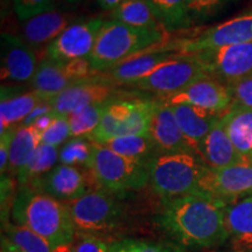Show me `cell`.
Segmentation results:
<instances>
[{
	"mask_svg": "<svg viewBox=\"0 0 252 252\" xmlns=\"http://www.w3.org/2000/svg\"><path fill=\"white\" fill-rule=\"evenodd\" d=\"M151 139L160 153H195L179 127L171 105L157 99L150 132Z\"/></svg>",
	"mask_w": 252,
	"mask_h": 252,
	"instance_id": "18",
	"label": "cell"
},
{
	"mask_svg": "<svg viewBox=\"0 0 252 252\" xmlns=\"http://www.w3.org/2000/svg\"><path fill=\"white\" fill-rule=\"evenodd\" d=\"M154 17L165 32L187 30L193 25L187 0H146Z\"/></svg>",
	"mask_w": 252,
	"mask_h": 252,
	"instance_id": "28",
	"label": "cell"
},
{
	"mask_svg": "<svg viewBox=\"0 0 252 252\" xmlns=\"http://www.w3.org/2000/svg\"><path fill=\"white\" fill-rule=\"evenodd\" d=\"M56 0H13L14 12L20 21H26L55 9Z\"/></svg>",
	"mask_w": 252,
	"mask_h": 252,
	"instance_id": "35",
	"label": "cell"
},
{
	"mask_svg": "<svg viewBox=\"0 0 252 252\" xmlns=\"http://www.w3.org/2000/svg\"><path fill=\"white\" fill-rule=\"evenodd\" d=\"M165 32L128 26L121 21L106 20L99 31L89 62L96 74L108 72L138 53L162 45Z\"/></svg>",
	"mask_w": 252,
	"mask_h": 252,
	"instance_id": "3",
	"label": "cell"
},
{
	"mask_svg": "<svg viewBox=\"0 0 252 252\" xmlns=\"http://www.w3.org/2000/svg\"><path fill=\"white\" fill-rule=\"evenodd\" d=\"M252 194V161L225 168L207 167L200 182V194L223 206H229Z\"/></svg>",
	"mask_w": 252,
	"mask_h": 252,
	"instance_id": "11",
	"label": "cell"
},
{
	"mask_svg": "<svg viewBox=\"0 0 252 252\" xmlns=\"http://www.w3.org/2000/svg\"><path fill=\"white\" fill-rule=\"evenodd\" d=\"M232 94V105L252 109V74L229 87Z\"/></svg>",
	"mask_w": 252,
	"mask_h": 252,
	"instance_id": "38",
	"label": "cell"
},
{
	"mask_svg": "<svg viewBox=\"0 0 252 252\" xmlns=\"http://www.w3.org/2000/svg\"><path fill=\"white\" fill-rule=\"evenodd\" d=\"M111 18L128 26L151 31H162L146 0H125L111 11Z\"/></svg>",
	"mask_w": 252,
	"mask_h": 252,
	"instance_id": "30",
	"label": "cell"
},
{
	"mask_svg": "<svg viewBox=\"0 0 252 252\" xmlns=\"http://www.w3.org/2000/svg\"><path fill=\"white\" fill-rule=\"evenodd\" d=\"M99 145L108 147L123 157L144 162H150L154 157L159 154L150 134L124 135V137L113 138Z\"/></svg>",
	"mask_w": 252,
	"mask_h": 252,
	"instance_id": "29",
	"label": "cell"
},
{
	"mask_svg": "<svg viewBox=\"0 0 252 252\" xmlns=\"http://www.w3.org/2000/svg\"><path fill=\"white\" fill-rule=\"evenodd\" d=\"M176 52L166 48L165 43L144 50L119 63L106 72L105 76L115 86H134L138 81L147 76L157 67L172 59Z\"/></svg>",
	"mask_w": 252,
	"mask_h": 252,
	"instance_id": "19",
	"label": "cell"
},
{
	"mask_svg": "<svg viewBox=\"0 0 252 252\" xmlns=\"http://www.w3.org/2000/svg\"><path fill=\"white\" fill-rule=\"evenodd\" d=\"M197 156L208 167L220 169L238 163L251 161L242 156L226 134L220 119L198 146Z\"/></svg>",
	"mask_w": 252,
	"mask_h": 252,
	"instance_id": "21",
	"label": "cell"
},
{
	"mask_svg": "<svg viewBox=\"0 0 252 252\" xmlns=\"http://www.w3.org/2000/svg\"><path fill=\"white\" fill-rule=\"evenodd\" d=\"M157 100L118 97L109 102L98 127L88 137L94 144H104L113 138L149 134Z\"/></svg>",
	"mask_w": 252,
	"mask_h": 252,
	"instance_id": "7",
	"label": "cell"
},
{
	"mask_svg": "<svg viewBox=\"0 0 252 252\" xmlns=\"http://www.w3.org/2000/svg\"><path fill=\"white\" fill-rule=\"evenodd\" d=\"M75 21V15L53 9L24 21L21 25V34L25 42L33 49L48 47Z\"/></svg>",
	"mask_w": 252,
	"mask_h": 252,
	"instance_id": "20",
	"label": "cell"
},
{
	"mask_svg": "<svg viewBox=\"0 0 252 252\" xmlns=\"http://www.w3.org/2000/svg\"><path fill=\"white\" fill-rule=\"evenodd\" d=\"M47 100L32 90L20 94L14 91V87H1L0 104V134L15 127L18 123H24L37 105Z\"/></svg>",
	"mask_w": 252,
	"mask_h": 252,
	"instance_id": "23",
	"label": "cell"
},
{
	"mask_svg": "<svg viewBox=\"0 0 252 252\" xmlns=\"http://www.w3.org/2000/svg\"><path fill=\"white\" fill-rule=\"evenodd\" d=\"M252 42V11L198 32L197 35L165 43L166 48L180 54H195L201 50Z\"/></svg>",
	"mask_w": 252,
	"mask_h": 252,
	"instance_id": "9",
	"label": "cell"
},
{
	"mask_svg": "<svg viewBox=\"0 0 252 252\" xmlns=\"http://www.w3.org/2000/svg\"><path fill=\"white\" fill-rule=\"evenodd\" d=\"M204 76L207 74L194 55L178 53L132 87L163 97L179 93Z\"/></svg>",
	"mask_w": 252,
	"mask_h": 252,
	"instance_id": "8",
	"label": "cell"
},
{
	"mask_svg": "<svg viewBox=\"0 0 252 252\" xmlns=\"http://www.w3.org/2000/svg\"><path fill=\"white\" fill-rule=\"evenodd\" d=\"M63 1L67 2V4H81V2L87 1V0H63Z\"/></svg>",
	"mask_w": 252,
	"mask_h": 252,
	"instance_id": "44",
	"label": "cell"
},
{
	"mask_svg": "<svg viewBox=\"0 0 252 252\" xmlns=\"http://www.w3.org/2000/svg\"><path fill=\"white\" fill-rule=\"evenodd\" d=\"M104 23L100 18L78 19L47 47V59L60 62L89 59Z\"/></svg>",
	"mask_w": 252,
	"mask_h": 252,
	"instance_id": "13",
	"label": "cell"
},
{
	"mask_svg": "<svg viewBox=\"0 0 252 252\" xmlns=\"http://www.w3.org/2000/svg\"><path fill=\"white\" fill-rule=\"evenodd\" d=\"M207 76L232 86L252 74V42L223 46L195 53Z\"/></svg>",
	"mask_w": 252,
	"mask_h": 252,
	"instance_id": "10",
	"label": "cell"
},
{
	"mask_svg": "<svg viewBox=\"0 0 252 252\" xmlns=\"http://www.w3.org/2000/svg\"><path fill=\"white\" fill-rule=\"evenodd\" d=\"M74 252H110V245L102 238L76 234L71 243Z\"/></svg>",
	"mask_w": 252,
	"mask_h": 252,
	"instance_id": "39",
	"label": "cell"
},
{
	"mask_svg": "<svg viewBox=\"0 0 252 252\" xmlns=\"http://www.w3.org/2000/svg\"><path fill=\"white\" fill-rule=\"evenodd\" d=\"M111 102V100H110ZM109 102L93 104L69 113L67 116L70 127V138H86L98 127Z\"/></svg>",
	"mask_w": 252,
	"mask_h": 252,
	"instance_id": "31",
	"label": "cell"
},
{
	"mask_svg": "<svg viewBox=\"0 0 252 252\" xmlns=\"http://www.w3.org/2000/svg\"><path fill=\"white\" fill-rule=\"evenodd\" d=\"M207 167L195 153H160L150 161L149 184L163 200L198 195Z\"/></svg>",
	"mask_w": 252,
	"mask_h": 252,
	"instance_id": "4",
	"label": "cell"
},
{
	"mask_svg": "<svg viewBox=\"0 0 252 252\" xmlns=\"http://www.w3.org/2000/svg\"><path fill=\"white\" fill-rule=\"evenodd\" d=\"M1 252H25V251L21 250V249H19L18 247H15L13 243H11V242H9L7 238L2 236V238H1Z\"/></svg>",
	"mask_w": 252,
	"mask_h": 252,
	"instance_id": "43",
	"label": "cell"
},
{
	"mask_svg": "<svg viewBox=\"0 0 252 252\" xmlns=\"http://www.w3.org/2000/svg\"><path fill=\"white\" fill-rule=\"evenodd\" d=\"M110 252H171L162 245L145 239L125 238L110 245Z\"/></svg>",
	"mask_w": 252,
	"mask_h": 252,
	"instance_id": "36",
	"label": "cell"
},
{
	"mask_svg": "<svg viewBox=\"0 0 252 252\" xmlns=\"http://www.w3.org/2000/svg\"><path fill=\"white\" fill-rule=\"evenodd\" d=\"M96 1L99 7L104 9V11H113L119 5L123 4L125 0H96Z\"/></svg>",
	"mask_w": 252,
	"mask_h": 252,
	"instance_id": "42",
	"label": "cell"
},
{
	"mask_svg": "<svg viewBox=\"0 0 252 252\" xmlns=\"http://www.w3.org/2000/svg\"><path fill=\"white\" fill-rule=\"evenodd\" d=\"M98 75L91 68L89 59L68 62L45 59L39 63L32 80V88L48 102L69 87Z\"/></svg>",
	"mask_w": 252,
	"mask_h": 252,
	"instance_id": "12",
	"label": "cell"
},
{
	"mask_svg": "<svg viewBox=\"0 0 252 252\" xmlns=\"http://www.w3.org/2000/svg\"><path fill=\"white\" fill-rule=\"evenodd\" d=\"M115 193L94 189L76 200L69 201V208L76 234L90 235L105 241L117 230L123 219V208Z\"/></svg>",
	"mask_w": 252,
	"mask_h": 252,
	"instance_id": "6",
	"label": "cell"
},
{
	"mask_svg": "<svg viewBox=\"0 0 252 252\" xmlns=\"http://www.w3.org/2000/svg\"><path fill=\"white\" fill-rule=\"evenodd\" d=\"M220 122L236 150L252 161V109L231 105Z\"/></svg>",
	"mask_w": 252,
	"mask_h": 252,
	"instance_id": "25",
	"label": "cell"
},
{
	"mask_svg": "<svg viewBox=\"0 0 252 252\" xmlns=\"http://www.w3.org/2000/svg\"><path fill=\"white\" fill-rule=\"evenodd\" d=\"M14 223L42 236L53 248L71 244L76 236L67 203L39 189L21 188L13 201Z\"/></svg>",
	"mask_w": 252,
	"mask_h": 252,
	"instance_id": "2",
	"label": "cell"
},
{
	"mask_svg": "<svg viewBox=\"0 0 252 252\" xmlns=\"http://www.w3.org/2000/svg\"><path fill=\"white\" fill-rule=\"evenodd\" d=\"M59 161L58 147L41 143L34 156L24 168L19 172L17 176L19 187L21 188H36L48 173L56 166Z\"/></svg>",
	"mask_w": 252,
	"mask_h": 252,
	"instance_id": "27",
	"label": "cell"
},
{
	"mask_svg": "<svg viewBox=\"0 0 252 252\" xmlns=\"http://www.w3.org/2000/svg\"><path fill=\"white\" fill-rule=\"evenodd\" d=\"M96 185L111 193L139 190L150 182V162L138 161L94 144L89 168Z\"/></svg>",
	"mask_w": 252,
	"mask_h": 252,
	"instance_id": "5",
	"label": "cell"
},
{
	"mask_svg": "<svg viewBox=\"0 0 252 252\" xmlns=\"http://www.w3.org/2000/svg\"><path fill=\"white\" fill-rule=\"evenodd\" d=\"M58 116H59L58 113L54 111L46 113V115L41 116L40 118H37L36 121L32 124V126H33V127H35L37 131H40L41 133H43L47 128H49L50 126H52L53 123L55 122V119L58 118Z\"/></svg>",
	"mask_w": 252,
	"mask_h": 252,
	"instance_id": "41",
	"label": "cell"
},
{
	"mask_svg": "<svg viewBox=\"0 0 252 252\" xmlns=\"http://www.w3.org/2000/svg\"><path fill=\"white\" fill-rule=\"evenodd\" d=\"M171 108L185 138L197 154L198 146L219 123L220 116L188 104L171 105Z\"/></svg>",
	"mask_w": 252,
	"mask_h": 252,
	"instance_id": "22",
	"label": "cell"
},
{
	"mask_svg": "<svg viewBox=\"0 0 252 252\" xmlns=\"http://www.w3.org/2000/svg\"><path fill=\"white\" fill-rule=\"evenodd\" d=\"M225 206L198 195L163 200L158 225L176 244L209 248L229 237L224 223Z\"/></svg>",
	"mask_w": 252,
	"mask_h": 252,
	"instance_id": "1",
	"label": "cell"
},
{
	"mask_svg": "<svg viewBox=\"0 0 252 252\" xmlns=\"http://www.w3.org/2000/svg\"><path fill=\"white\" fill-rule=\"evenodd\" d=\"M121 94L122 91L118 90L117 86L111 83L105 75H98L69 87L48 100V103L58 115L68 116L84 106L110 102L118 98Z\"/></svg>",
	"mask_w": 252,
	"mask_h": 252,
	"instance_id": "14",
	"label": "cell"
},
{
	"mask_svg": "<svg viewBox=\"0 0 252 252\" xmlns=\"http://www.w3.org/2000/svg\"><path fill=\"white\" fill-rule=\"evenodd\" d=\"M14 130L15 127L9 128V130L5 131L4 133H1V137H0V172H1V175L6 174L8 168L9 151H11Z\"/></svg>",
	"mask_w": 252,
	"mask_h": 252,
	"instance_id": "40",
	"label": "cell"
},
{
	"mask_svg": "<svg viewBox=\"0 0 252 252\" xmlns=\"http://www.w3.org/2000/svg\"><path fill=\"white\" fill-rule=\"evenodd\" d=\"M158 98L169 105L188 104L220 116L232 105V94L229 87L209 76L198 78L179 93Z\"/></svg>",
	"mask_w": 252,
	"mask_h": 252,
	"instance_id": "15",
	"label": "cell"
},
{
	"mask_svg": "<svg viewBox=\"0 0 252 252\" xmlns=\"http://www.w3.org/2000/svg\"><path fill=\"white\" fill-rule=\"evenodd\" d=\"M224 223L237 252H252V195L224 209Z\"/></svg>",
	"mask_w": 252,
	"mask_h": 252,
	"instance_id": "24",
	"label": "cell"
},
{
	"mask_svg": "<svg viewBox=\"0 0 252 252\" xmlns=\"http://www.w3.org/2000/svg\"><path fill=\"white\" fill-rule=\"evenodd\" d=\"M70 137V127L67 116H58L52 126L42 133V143L59 147L67 143Z\"/></svg>",
	"mask_w": 252,
	"mask_h": 252,
	"instance_id": "37",
	"label": "cell"
},
{
	"mask_svg": "<svg viewBox=\"0 0 252 252\" xmlns=\"http://www.w3.org/2000/svg\"><path fill=\"white\" fill-rule=\"evenodd\" d=\"M234 0H187L189 15L193 23L215 17Z\"/></svg>",
	"mask_w": 252,
	"mask_h": 252,
	"instance_id": "34",
	"label": "cell"
},
{
	"mask_svg": "<svg viewBox=\"0 0 252 252\" xmlns=\"http://www.w3.org/2000/svg\"><path fill=\"white\" fill-rule=\"evenodd\" d=\"M5 235L11 243L25 252H54V248L48 241L27 226L7 223L5 225Z\"/></svg>",
	"mask_w": 252,
	"mask_h": 252,
	"instance_id": "32",
	"label": "cell"
},
{
	"mask_svg": "<svg viewBox=\"0 0 252 252\" xmlns=\"http://www.w3.org/2000/svg\"><path fill=\"white\" fill-rule=\"evenodd\" d=\"M41 143L42 133L32 125H20L15 127L6 173L11 176H18L19 172L30 161Z\"/></svg>",
	"mask_w": 252,
	"mask_h": 252,
	"instance_id": "26",
	"label": "cell"
},
{
	"mask_svg": "<svg viewBox=\"0 0 252 252\" xmlns=\"http://www.w3.org/2000/svg\"><path fill=\"white\" fill-rule=\"evenodd\" d=\"M1 81L25 83L33 80L39 67L34 49L23 37L1 34Z\"/></svg>",
	"mask_w": 252,
	"mask_h": 252,
	"instance_id": "17",
	"label": "cell"
},
{
	"mask_svg": "<svg viewBox=\"0 0 252 252\" xmlns=\"http://www.w3.org/2000/svg\"><path fill=\"white\" fill-rule=\"evenodd\" d=\"M94 143L86 138H70L59 150V161L61 165L89 168L93 157Z\"/></svg>",
	"mask_w": 252,
	"mask_h": 252,
	"instance_id": "33",
	"label": "cell"
},
{
	"mask_svg": "<svg viewBox=\"0 0 252 252\" xmlns=\"http://www.w3.org/2000/svg\"><path fill=\"white\" fill-rule=\"evenodd\" d=\"M94 184L96 182L89 169L60 163L34 189H39L62 202H69L94 190Z\"/></svg>",
	"mask_w": 252,
	"mask_h": 252,
	"instance_id": "16",
	"label": "cell"
}]
</instances>
